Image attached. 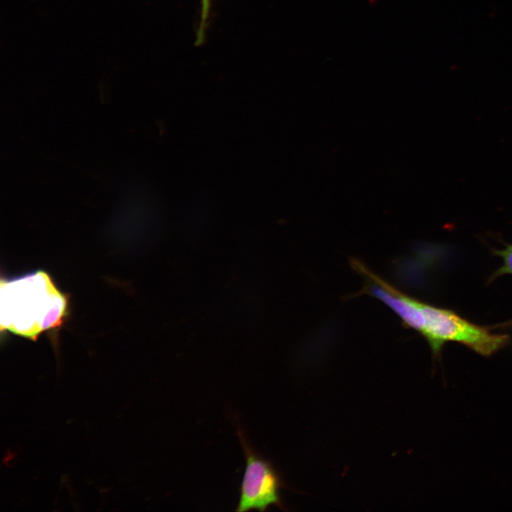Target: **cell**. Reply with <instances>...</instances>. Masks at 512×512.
Returning <instances> with one entry per match:
<instances>
[{
    "instance_id": "4",
    "label": "cell",
    "mask_w": 512,
    "mask_h": 512,
    "mask_svg": "<svg viewBox=\"0 0 512 512\" xmlns=\"http://www.w3.org/2000/svg\"><path fill=\"white\" fill-rule=\"evenodd\" d=\"M213 0H201V15L198 28L196 32L195 45L201 46L206 40V33Z\"/></svg>"
},
{
    "instance_id": "6",
    "label": "cell",
    "mask_w": 512,
    "mask_h": 512,
    "mask_svg": "<svg viewBox=\"0 0 512 512\" xmlns=\"http://www.w3.org/2000/svg\"><path fill=\"white\" fill-rule=\"evenodd\" d=\"M501 326H504V327L510 326V327H512V320L508 321H507V322L505 323V324L496 326V327H501Z\"/></svg>"
},
{
    "instance_id": "1",
    "label": "cell",
    "mask_w": 512,
    "mask_h": 512,
    "mask_svg": "<svg viewBox=\"0 0 512 512\" xmlns=\"http://www.w3.org/2000/svg\"><path fill=\"white\" fill-rule=\"evenodd\" d=\"M67 309V297L44 271L1 280V331L35 340L43 331L60 325Z\"/></svg>"
},
{
    "instance_id": "5",
    "label": "cell",
    "mask_w": 512,
    "mask_h": 512,
    "mask_svg": "<svg viewBox=\"0 0 512 512\" xmlns=\"http://www.w3.org/2000/svg\"><path fill=\"white\" fill-rule=\"evenodd\" d=\"M494 254L503 259V265L498 269L491 277L494 279L504 274H512V245H508L501 250L494 251Z\"/></svg>"
},
{
    "instance_id": "3",
    "label": "cell",
    "mask_w": 512,
    "mask_h": 512,
    "mask_svg": "<svg viewBox=\"0 0 512 512\" xmlns=\"http://www.w3.org/2000/svg\"><path fill=\"white\" fill-rule=\"evenodd\" d=\"M238 435L245 457V468L240 486L236 511H266L275 506L285 510L280 491L282 479L272 463L255 451L241 430Z\"/></svg>"
},
{
    "instance_id": "2",
    "label": "cell",
    "mask_w": 512,
    "mask_h": 512,
    "mask_svg": "<svg viewBox=\"0 0 512 512\" xmlns=\"http://www.w3.org/2000/svg\"><path fill=\"white\" fill-rule=\"evenodd\" d=\"M417 331L429 343L434 358L439 357L446 342L462 343L476 353L489 356L506 346L510 337L496 334L471 323L455 312L417 299Z\"/></svg>"
}]
</instances>
